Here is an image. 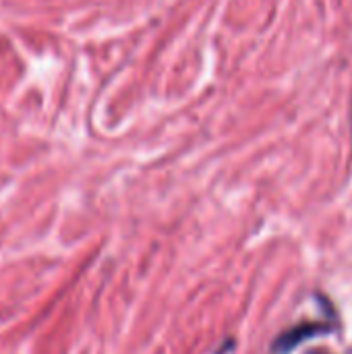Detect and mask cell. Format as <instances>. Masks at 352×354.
<instances>
[{"mask_svg":"<svg viewBox=\"0 0 352 354\" xmlns=\"http://www.w3.org/2000/svg\"><path fill=\"white\" fill-rule=\"evenodd\" d=\"M328 332H330V328L324 326V324H301V326L284 332L276 340L274 351L278 354H288L290 351H295L297 346H301L303 342H307V340H311V338H315L319 334H328Z\"/></svg>","mask_w":352,"mask_h":354,"instance_id":"cell-1","label":"cell"}]
</instances>
